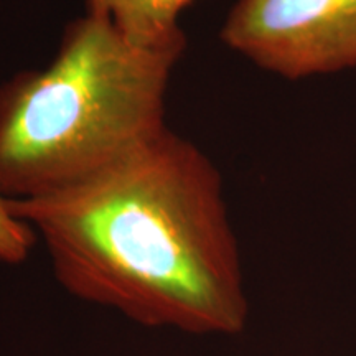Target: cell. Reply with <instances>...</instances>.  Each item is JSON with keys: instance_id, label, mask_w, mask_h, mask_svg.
Segmentation results:
<instances>
[{"instance_id": "cell-1", "label": "cell", "mask_w": 356, "mask_h": 356, "mask_svg": "<svg viewBox=\"0 0 356 356\" xmlns=\"http://www.w3.org/2000/svg\"><path fill=\"white\" fill-rule=\"evenodd\" d=\"M8 208L66 292L150 328L236 335L248 320L222 180L170 129L108 170Z\"/></svg>"}, {"instance_id": "cell-3", "label": "cell", "mask_w": 356, "mask_h": 356, "mask_svg": "<svg viewBox=\"0 0 356 356\" xmlns=\"http://www.w3.org/2000/svg\"><path fill=\"white\" fill-rule=\"evenodd\" d=\"M221 40L287 79L356 66V0H238Z\"/></svg>"}, {"instance_id": "cell-4", "label": "cell", "mask_w": 356, "mask_h": 356, "mask_svg": "<svg viewBox=\"0 0 356 356\" xmlns=\"http://www.w3.org/2000/svg\"><path fill=\"white\" fill-rule=\"evenodd\" d=\"M195 0H84L86 12L106 17L129 42L140 48L185 51L181 13Z\"/></svg>"}, {"instance_id": "cell-2", "label": "cell", "mask_w": 356, "mask_h": 356, "mask_svg": "<svg viewBox=\"0 0 356 356\" xmlns=\"http://www.w3.org/2000/svg\"><path fill=\"white\" fill-rule=\"evenodd\" d=\"M181 55L136 47L96 13L71 20L47 68L0 84V195L65 190L157 139Z\"/></svg>"}, {"instance_id": "cell-5", "label": "cell", "mask_w": 356, "mask_h": 356, "mask_svg": "<svg viewBox=\"0 0 356 356\" xmlns=\"http://www.w3.org/2000/svg\"><path fill=\"white\" fill-rule=\"evenodd\" d=\"M35 241L33 229L13 215L7 198L0 195V262L20 264L29 257Z\"/></svg>"}]
</instances>
